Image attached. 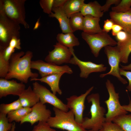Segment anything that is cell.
I'll list each match as a JSON object with an SVG mask.
<instances>
[{
  "mask_svg": "<svg viewBox=\"0 0 131 131\" xmlns=\"http://www.w3.org/2000/svg\"><path fill=\"white\" fill-rule=\"evenodd\" d=\"M33 55V52L30 51L25 53L23 51L13 53L10 59L8 72L5 78L9 80L15 78L26 83L29 78H37L38 74L32 72L31 70Z\"/></svg>",
  "mask_w": 131,
  "mask_h": 131,
  "instance_id": "cell-1",
  "label": "cell"
},
{
  "mask_svg": "<svg viewBox=\"0 0 131 131\" xmlns=\"http://www.w3.org/2000/svg\"><path fill=\"white\" fill-rule=\"evenodd\" d=\"M87 99L88 103L91 104L90 108L91 117L84 118L81 125L86 130L99 131L105 122L106 110L100 105V97L98 93H92L88 96Z\"/></svg>",
  "mask_w": 131,
  "mask_h": 131,
  "instance_id": "cell-2",
  "label": "cell"
},
{
  "mask_svg": "<svg viewBox=\"0 0 131 131\" xmlns=\"http://www.w3.org/2000/svg\"><path fill=\"white\" fill-rule=\"evenodd\" d=\"M53 110L55 116H51L47 122L51 127L67 131H88L76 122L71 110L65 112L54 107Z\"/></svg>",
  "mask_w": 131,
  "mask_h": 131,
  "instance_id": "cell-3",
  "label": "cell"
},
{
  "mask_svg": "<svg viewBox=\"0 0 131 131\" xmlns=\"http://www.w3.org/2000/svg\"><path fill=\"white\" fill-rule=\"evenodd\" d=\"M26 0H0V10L10 19L25 29L30 26L25 20Z\"/></svg>",
  "mask_w": 131,
  "mask_h": 131,
  "instance_id": "cell-4",
  "label": "cell"
},
{
  "mask_svg": "<svg viewBox=\"0 0 131 131\" xmlns=\"http://www.w3.org/2000/svg\"><path fill=\"white\" fill-rule=\"evenodd\" d=\"M105 84L109 95L108 99L104 101L107 108V112L105 115V122H112L115 118L126 114L128 113V112L123 109L120 104L119 93L116 92L113 84L107 79Z\"/></svg>",
  "mask_w": 131,
  "mask_h": 131,
  "instance_id": "cell-5",
  "label": "cell"
},
{
  "mask_svg": "<svg viewBox=\"0 0 131 131\" xmlns=\"http://www.w3.org/2000/svg\"><path fill=\"white\" fill-rule=\"evenodd\" d=\"M20 25L8 17L0 10V48L4 49L14 37L20 38Z\"/></svg>",
  "mask_w": 131,
  "mask_h": 131,
  "instance_id": "cell-6",
  "label": "cell"
},
{
  "mask_svg": "<svg viewBox=\"0 0 131 131\" xmlns=\"http://www.w3.org/2000/svg\"><path fill=\"white\" fill-rule=\"evenodd\" d=\"M81 36L89 45L91 52L96 57L99 56L101 49L107 46H115L117 43L108 33L104 31L90 34L82 32Z\"/></svg>",
  "mask_w": 131,
  "mask_h": 131,
  "instance_id": "cell-7",
  "label": "cell"
},
{
  "mask_svg": "<svg viewBox=\"0 0 131 131\" xmlns=\"http://www.w3.org/2000/svg\"><path fill=\"white\" fill-rule=\"evenodd\" d=\"M104 48V52L107 57L110 69L108 72L100 74V77L103 78L108 75H111L116 77L123 84H127L128 82L127 80L123 78L119 73L120 56L116 46H107Z\"/></svg>",
  "mask_w": 131,
  "mask_h": 131,
  "instance_id": "cell-8",
  "label": "cell"
},
{
  "mask_svg": "<svg viewBox=\"0 0 131 131\" xmlns=\"http://www.w3.org/2000/svg\"><path fill=\"white\" fill-rule=\"evenodd\" d=\"M33 90L39 96L40 102L43 104H49L64 111H68L69 109L66 104L64 103L46 87L37 82H33Z\"/></svg>",
  "mask_w": 131,
  "mask_h": 131,
  "instance_id": "cell-9",
  "label": "cell"
},
{
  "mask_svg": "<svg viewBox=\"0 0 131 131\" xmlns=\"http://www.w3.org/2000/svg\"><path fill=\"white\" fill-rule=\"evenodd\" d=\"M92 86L83 94L78 96L73 95L66 98V104L69 109L73 112L76 122L81 124L83 121V111L85 108V102L86 98L94 88Z\"/></svg>",
  "mask_w": 131,
  "mask_h": 131,
  "instance_id": "cell-10",
  "label": "cell"
},
{
  "mask_svg": "<svg viewBox=\"0 0 131 131\" xmlns=\"http://www.w3.org/2000/svg\"><path fill=\"white\" fill-rule=\"evenodd\" d=\"M31 67L38 70L41 77L62 72L70 74L73 73L72 69L67 65H57L41 60L32 61Z\"/></svg>",
  "mask_w": 131,
  "mask_h": 131,
  "instance_id": "cell-11",
  "label": "cell"
},
{
  "mask_svg": "<svg viewBox=\"0 0 131 131\" xmlns=\"http://www.w3.org/2000/svg\"><path fill=\"white\" fill-rule=\"evenodd\" d=\"M53 46L54 49L49 51L45 58L46 62L59 66L64 63H69L72 56L71 50L58 42Z\"/></svg>",
  "mask_w": 131,
  "mask_h": 131,
  "instance_id": "cell-12",
  "label": "cell"
},
{
  "mask_svg": "<svg viewBox=\"0 0 131 131\" xmlns=\"http://www.w3.org/2000/svg\"><path fill=\"white\" fill-rule=\"evenodd\" d=\"M70 49L73 57L69 63L78 66L80 70V76L81 78L86 79L92 73L104 72L106 70L107 67L102 64H97L90 61L81 60L75 55L73 48Z\"/></svg>",
  "mask_w": 131,
  "mask_h": 131,
  "instance_id": "cell-13",
  "label": "cell"
},
{
  "mask_svg": "<svg viewBox=\"0 0 131 131\" xmlns=\"http://www.w3.org/2000/svg\"><path fill=\"white\" fill-rule=\"evenodd\" d=\"M31 112L24 118L20 122L21 124L29 122L31 125L39 121L47 122L51 116V112L44 104L39 102L32 107Z\"/></svg>",
  "mask_w": 131,
  "mask_h": 131,
  "instance_id": "cell-14",
  "label": "cell"
},
{
  "mask_svg": "<svg viewBox=\"0 0 131 131\" xmlns=\"http://www.w3.org/2000/svg\"><path fill=\"white\" fill-rule=\"evenodd\" d=\"M24 83H18L14 80L0 78V98L12 95L19 96L25 89Z\"/></svg>",
  "mask_w": 131,
  "mask_h": 131,
  "instance_id": "cell-15",
  "label": "cell"
},
{
  "mask_svg": "<svg viewBox=\"0 0 131 131\" xmlns=\"http://www.w3.org/2000/svg\"><path fill=\"white\" fill-rule=\"evenodd\" d=\"M109 15L114 23L121 26L123 31L128 33H131V8L124 13L111 11L110 12Z\"/></svg>",
  "mask_w": 131,
  "mask_h": 131,
  "instance_id": "cell-16",
  "label": "cell"
},
{
  "mask_svg": "<svg viewBox=\"0 0 131 131\" xmlns=\"http://www.w3.org/2000/svg\"><path fill=\"white\" fill-rule=\"evenodd\" d=\"M65 73L62 72L54 74L41 78H30V81H39L47 83L50 87L52 93L56 95L57 93L60 95L62 94V91L59 87V82L61 78Z\"/></svg>",
  "mask_w": 131,
  "mask_h": 131,
  "instance_id": "cell-17",
  "label": "cell"
},
{
  "mask_svg": "<svg viewBox=\"0 0 131 131\" xmlns=\"http://www.w3.org/2000/svg\"><path fill=\"white\" fill-rule=\"evenodd\" d=\"M51 14L49 15L50 17H54L58 21L60 27L64 33H73L69 24V19L65 13L62 7L53 8Z\"/></svg>",
  "mask_w": 131,
  "mask_h": 131,
  "instance_id": "cell-18",
  "label": "cell"
},
{
  "mask_svg": "<svg viewBox=\"0 0 131 131\" xmlns=\"http://www.w3.org/2000/svg\"><path fill=\"white\" fill-rule=\"evenodd\" d=\"M19 97L18 99L23 107L32 108L40 102L38 95L30 86L25 89Z\"/></svg>",
  "mask_w": 131,
  "mask_h": 131,
  "instance_id": "cell-19",
  "label": "cell"
},
{
  "mask_svg": "<svg viewBox=\"0 0 131 131\" xmlns=\"http://www.w3.org/2000/svg\"><path fill=\"white\" fill-rule=\"evenodd\" d=\"M100 18L87 15L84 16L83 32L93 34L104 32L100 27L99 22Z\"/></svg>",
  "mask_w": 131,
  "mask_h": 131,
  "instance_id": "cell-20",
  "label": "cell"
},
{
  "mask_svg": "<svg viewBox=\"0 0 131 131\" xmlns=\"http://www.w3.org/2000/svg\"><path fill=\"white\" fill-rule=\"evenodd\" d=\"M101 6L96 1L84 3L80 12L84 16L89 15L100 18L104 14V12L101 10Z\"/></svg>",
  "mask_w": 131,
  "mask_h": 131,
  "instance_id": "cell-21",
  "label": "cell"
},
{
  "mask_svg": "<svg viewBox=\"0 0 131 131\" xmlns=\"http://www.w3.org/2000/svg\"><path fill=\"white\" fill-rule=\"evenodd\" d=\"M56 39L58 43L69 49L80 45L78 39L73 33H58Z\"/></svg>",
  "mask_w": 131,
  "mask_h": 131,
  "instance_id": "cell-22",
  "label": "cell"
},
{
  "mask_svg": "<svg viewBox=\"0 0 131 131\" xmlns=\"http://www.w3.org/2000/svg\"><path fill=\"white\" fill-rule=\"evenodd\" d=\"M116 46L120 53V62L127 63L131 53V33H129L128 38L124 41L117 42Z\"/></svg>",
  "mask_w": 131,
  "mask_h": 131,
  "instance_id": "cell-23",
  "label": "cell"
},
{
  "mask_svg": "<svg viewBox=\"0 0 131 131\" xmlns=\"http://www.w3.org/2000/svg\"><path fill=\"white\" fill-rule=\"evenodd\" d=\"M84 2V0H67L61 7L69 18L73 15L80 12Z\"/></svg>",
  "mask_w": 131,
  "mask_h": 131,
  "instance_id": "cell-24",
  "label": "cell"
},
{
  "mask_svg": "<svg viewBox=\"0 0 131 131\" xmlns=\"http://www.w3.org/2000/svg\"><path fill=\"white\" fill-rule=\"evenodd\" d=\"M32 108L22 107L17 110L11 112L7 114V117L9 123L14 121L20 122L31 111Z\"/></svg>",
  "mask_w": 131,
  "mask_h": 131,
  "instance_id": "cell-25",
  "label": "cell"
},
{
  "mask_svg": "<svg viewBox=\"0 0 131 131\" xmlns=\"http://www.w3.org/2000/svg\"><path fill=\"white\" fill-rule=\"evenodd\" d=\"M84 18L80 12L75 13L70 17V25L73 33L78 30L82 31Z\"/></svg>",
  "mask_w": 131,
  "mask_h": 131,
  "instance_id": "cell-26",
  "label": "cell"
},
{
  "mask_svg": "<svg viewBox=\"0 0 131 131\" xmlns=\"http://www.w3.org/2000/svg\"><path fill=\"white\" fill-rule=\"evenodd\" d=\"M112 122L118 125L123 131H131V114L118 116Z\"/></svg>",
  "mask_w": 131,
  "mask_h": 131,
  "instance_id": "cell-27",
  "label": "cell"
},
{
  "mask_svg": "<svg viewBox=\"0 0 131 131\" xmlns=\"http://www.w3.org/2000/svg\"><path fill=\"white\" fill-rule=\"evenodd\" d=\"M22 106L18 99L8 104H1L0 105V113L6 115L10 112L19 109Z\"/></svg>",
  "mask_w": 131,
  "mask_h": 131,
  "instance_id": "cell-28",
  "label": "cell"
},
{
  "mask_svg": "<svg viewBox=\"0 0 131 131\" xmlns=\"http://www.w3.org/2000/svg\"><path fill=\"white\" fill-rule=\"evenodd\" d=\"M131 8V0H121L116 6L111 8L112 11L116 13H124Z\"/></svg>",
  "mask_w": 131,
  "mask_h": 131,
  "instance_id": "cell-29",
  "label": "cell"
},
{
  "mask_svg": "<svg viewBox=\"0 0 131 131\" xmlns=\"http://www.w3.org/2000/svg\"><path fill=\"white\" fill-rule=\"evenodd\" d=\"M7 115L0 113V131H10L13 123H9Z\"/></svg>",
  "mask_w": 131,
  "mask_h": 131,
  "instance_id": "cell-30",
  "label": "cell"
},
{
  "mask_svg": "<svg viewBox=\"0 0 131 131\" xmlns=\"http://www.w3.org/2000/svg\"><path fill=\"white\" fill-rule=\"evenodd\" d=\"M9 62L6 61L4 59L2 54L0 52V77L5 78L9 70Z\"/></svg>",
  "mask_w": 131,
  "mask_h": 131,
  "instance_id": "cell-31",
  "label": "cell"
},
{
  "mask_svg": "<svg viewBox=\"0 0 131 131\" xmlns=\"http://www.w3.org/2000/svg\"><path fill=\"white\" fill-rule=\"evenodd\" d=\"M54 0H41L40 5L44 12L49 15L52 12V9Z\"/></svg>",
  "mask_w": 131,
  "mask_h": 131,
  "instance_id": "cell-32",
  "label": "cell"
},
{
  "mask_svg": "<svg viewBox=\"0 0 131 131\" xmlns=\"http://www.w3.org/2000/svg\"><path fill=\"white\" fill-rule=\"evenodd\" d=\"M99 131H123L117 124L112 122H105Z\"/></svg>",
  "mask_w": 131,
  "mask_h": 131,
  "instance_id": "cell-33",
  "label": "cell"
},
{
  "mask_svg": "<svg viewBox=\"0 0 131 131\" xmlns=\"http://www.w3.org/2000/svg\"><path fill=\"white\" fill-rule=\"evenodd\" d=\"M32 131H56L52 128L47 122L39 121L38 124L34 126Z\"/></svg>",
  "mask_w": 131,
  "mask_h": 131,
  "instance_id": "cell-34",
  "label": "cell"
},
{
  "mask_svg": "<svg viewBox=\"0 0 131 131\" xmlns=\"http://www.w3.org/2000/svg\"><path fill=\"white\" fill-rule=\"evenodd\" d=\"M15 50V49L8 45L4 49L0 48V52L2 54L4 60L9 62L11 56L14 53Z\"/></svg>",
  "mask_w": 131,
  "mask_h": 131,
  "instance_id": "cell-35",
  "label": "cell"
},
{
  "mask_svg": "<svg viewBox=\"0 0 131 131\" xmlns=\"http://www.w3.org/2000/svg\"><path fill=\"white\" fill-rule=\"evenodd\" d=\"M120 0H107L105 3L101 8V11L104 12L107 11L111 6L113 4L117 5L120 2Z\"/></svg>",
  "mask_w": 131,
  "mask_h": 131,
  "instance_id": "cell-36",
  "label": "cell"
},
{
  "mask_svg": "<svg viewBox=\"0 0 131 131\" xmlns=\"http://www.w3.org/2000/svg\"><path fill=\"white\" fill-rule=\"evenodd\" d=\"M119 73L121 76H125L129 81V84L127 87V88L129 91H131V71L123 70L120 68Z\"/></svg>",
  "mask_w": 131,
  "mask_h": 131,
  "instance_id": "cell-37",
  "label": "cell"
},
{
  "mask_svg": "<svg viewBox=\"0 0 131 131\" xmlns=\"http://www.w3.org/2000/svg\"><path fill=\"white\" fill-rule=\"evenodd\" d=\"M21 44L20 39L14 37L10 40L8 45L15 49H21Z\"/></svg>",
  "mask_w": 131,
  "mask_h": 131,
  "instance_id": "cell-38",
  "label": "cell"
},
{
  "mask_svg": "<svg viewBox=\"0 0 131 131\" xmlns=\"http://www.w3.org/2000/svg\"><path fill=\"white\" fill-rule=\"evenodd\" d=\"M115 24L111 19H106L104 21L103 29V31L108 33L112 30L113 26Z\"/></svg>",
  "mask_w": 131,
  "mask_h": 131,
  "instance_id": "cell-39",
  "label": "cell"
},
{
  "mask_svg": "<svg viewBox=\"0 0 131 131\" xmlns=\"http://www.w3.org/2000/svg\"><path fill=\"white\" fill-rule=\"evenodd\" d=\"M129 33L123 31L119 32L116 36L117 42H121L124 41L128 38Z\"/></svg>",
  "mask_w": 131,
  "mask_h": 131,
  "instance_id": "cell-40",
  "label": "cell"
},
{
  "mask_svg": "<svg viewBox=\"0 0 131 131\" xmlns=\"http://www.w3.org/2000/svg\"><path fill=\"white\" fill-rule=\"evenodd\" d=\"M111 30L112 35L116 36L119 32L123 30V29L119 25L115 24L113 26Z\"/></svg>",
  "mask_w": 131,
  "mask_h": 131,
  "instance_id": "cell-41",
  "label": "cell"
},
{
  "mask_svg": "<svg viewBox=\"0 0 131 131\" xmlns=\"http://www.w3.org/2000/svg\"><path fill=\"white\" fill-rule=\"evenodd\" d=\"M67 0H54L53 8L62 7Z\"/></svg>",
  "mask_w": 131,
  "mask_h": 131,
  "instance_id": "cell-42",
  "label": "cell"
},
{
  "mask_svg": "<svg viewBox=\"0 0 131 131\" xmlns=\"http://www.w3.org/2000/svg\"><path fill=\"white\" fill-rule=\"evenodd\" d=\"M129 104L128 105H123L122 106L123 109L127 112H131V100L130 98Z\"/></svg>",
  "mask_w": 131,
  "mask_h": 131,
  "instance_id": "cell-43",
  "label": "cell"
},
{
  "mask_svg": "<svg viewBox=\"0 0 131 131\" xmlns=\"http://www.w3.org/2000/svg\"><path fill=\"white\" fill-rule=\"evenodd\" d=\"M121 69L126 71H131V63L128 65L123 66L120 64Z\"/></svg>",
  "mask_w": 131,
  "mask_h": 131,
  "instance_id": "cell-44",
  "label": "cell"
},
{
  "mask_svg": "<svg viewBox=\"0 0 131 131\" xmlns=\"http://www.w3.org/2000/svg\"><path fill=\"white\" fill-rule=\"evenodd\" d=\"M40 18H38L36 22L34 27L33 28V30H35L38 29L40 25Z\"/></svg>",
  "mask_w": 131,
  "mask_h": 131,
  "instance_id": "cell-45",
  "label": "cell"
},
{
  "mask_svg": "<svg viewBox=\"0 0 131 131\" xmlns=\"http://www.w3.org/2000/svg\"><path fill=\"white\" fill-rule=\"evenodd\" d=\"M13 125L12 129L10 131H15L16 128V123L15 122H14L13 123Z\"/></svg>",
  "mask_w": 131,
  "mask_h": 131,
  "instance_id": "cell-46",
  "label": "cell"
},
{
  "mask_svg": "<svg viewBox=\"0 0 131 131\" xmlns=\"http://www.w3.org/2000/svg\"><path fill=\"white\" fill-rule=\"evenodd\" d=\"M88 131H91V130H88Z\"/></svg>",
  "mask_w": 131,
  "mask_h": 131,
  "instance_id": "cell-47",
  "label": "cell"
}]
</instances>
